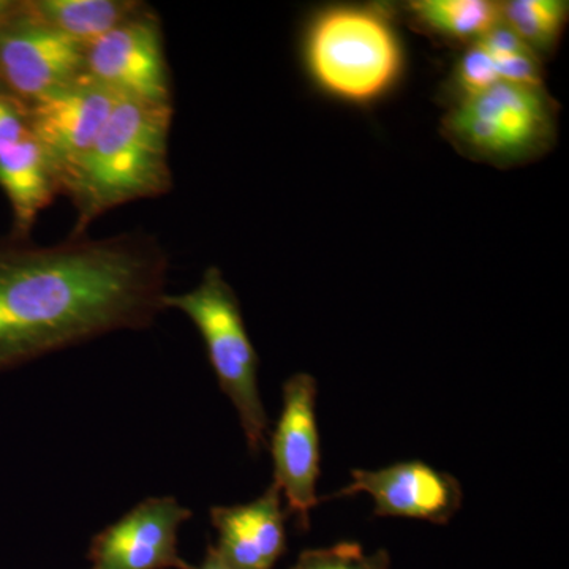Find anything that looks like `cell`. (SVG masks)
<instances>
[{
    "instance_id": "6da1fadb",
    "label": "cell",
    "mask_w": 569,
    "mask_h": 569,
    "mask_svg": "<svg viewBox=\"0 0 569 569\" xmlns=\"http://www.w3.org/2000/svg\"><path fill=\"white\" fill-rule=\"evenodd\" d=\"M170 258L153 234L69 236L41 246L0 234V376L164 310Z\"/></svg>"
},
{
    "instance_id": "7a4b0ae2",
    "label": "cell",
    "mask_w": 569,
    "mask_h": 569,
    "mask_svg": "<svg viewBox=\"0 0 569 569\" xmlns=\"http://www.w3.org/2000/svg\"><path fill=\"white\" fill-rule=\"evenodd\" d=\"M173 107L119 99L88 152L62 178L77 220L70 234L86 236L103 213L173 189L170 129Z\"/></svg>"
},
{
    "instance_id": "3957f363",
    "label": "cell",
    "mask_w": 569,
    "mask_h": 569,
    "mask_svg": "<svg viewBox=\"0 0 569 569\" xmlns=\"http://www.w3.org/2000/svg\"><path fill=\"white\" fill-rule=\"evenodd\" d=\"M302 58L321 91L350 103H370L395 88L403 48L387 7L332 6L307 24Z\"/></svg>"
},
{
    "instance_id": "277c9868",
    "label": "cell",
    "mask_w": 569,
    "mask_h": 569,
    "mask_svg": "<svg viewBox=\"0 0 569 569\" xmlns=\"http://www.w3.org/2000/svg\"><path fill=\"white\" fill-rule=\"evenodd\" d=\"M557 112L559 107L545 86L498 82L449 104L441 133L468 159L516 167L550 151L557 138Z\"/></svg>"
},
{
    "instance_id": "5b68a950",
    "label": "cell",
    "mask_w": 569,
    "mask_h": 569,
    "mask_svg": "<svg viewBox=\"0 0 569 569\" xmlns=\"http://www.w3.org/2000/svg\"><path fill=\"white\" fill-rule=\"evenodd\" d=\"M164 310L182 312L203 339L219 387L233 403L247 447L260 455L268 445L269 419L258 385L257 351L241 306L222 269L209 266L200 283L186 293L164 296Z\"/></svg>"
},
{
    "instance_id": "8992f818",
    "label": "cell",
    "mask_w": 569,
    "mask_h": 569,
    "mask_svg": "<svg viewBox=\"0 0 569 569\" xmlns=\"http://www.w3.org/2000/svg\"><path fill=\"white\" fill-rule=\"evenodd\" d=\"M84 77L121 99L173 107L162 22L148 7L84 47Z\"/></svg>"
},
{
    "instance_id": "52a82bcc",
    "label": "cell",
    "mask_w": 569,
    "mask_h": 569,
    "mask_svg": "<svg viewBox=\"0 0 569 569\" xmlns=\"http://www.w3.org/2000/svg\"><path fill=\"white\" fill-rule=\"evenodd\" d=\"M317 380L295 373L284 381L282 411L271 436L274 485L287 501L296 527L310 529V515L320 503V433L317 425Z\"/></svg>"
},
{
    "instance_id": "ba28073f",
    "label": "cell",
    "mask_w": 569,
    "mask_h": 569,
    "mask_svg": "<svg viewBox=\"0 0 569 569\" xmlns=\"http://www.w3.org/2000/svg\"><path fill=\"white\" fill-rule=\"evenodd\" d=\"M84 44L32 20L24 9L0 22V84L28 104L80 78Z\"/></svg>"
},
{
    "instance_id": "9c48e42d",
    "label": "cell",
    "mask_w": 569,
    "mask_h": 569,
    "mask_svg": "<svg viewBox=\"0 0 569 569\" xmlns=\"http://www.w3.org/2000/svg\"><path fill=\"white\" fill-rule=\"evenodd\" d=\"M192 511L174 497H151L92 538L91 569H192L178 549Z\"/></svg>"
},
{
    "instance_id": "30bf717a",
    "label": "cell",
    "mask_w": 569,
    "mask_h": 569,
    "mask_svg": "<svg viewBox=\"0 0 569 569\" xmlns=\"http://www.w3.org/2000/svg\"><path fill=\"white\" fill-rule=\"evenodd\" d=\"M121 97L81 74L24 104L29 127L62 178L88 152Z\"/></svg>"
},
{
    "instance_id": "8fae6325",
    "label": "cell",
    "mask_w": 569,
    "mask_h": 569,
    "mask_svg": "<svg viewBox=\"0 0 569 569\" xmlns=\"http://www.w3.org/2000/svg\"><path fill=\"white\" fill-rule=\"evenodd\" d=\"M372 497L380 518L426 520L445 526L462 508L463 490L458 478L421 460H408L380 470H353L351 482L329 498Z\"/></svg>"
},
{
    "instance_id": "7c38bea8",
    "label": "cell",
    "mask_w": 569,
    "mask_h": 569,
    "mask_svg": "<svg viewBox=\"0 0 569 569\" xmlns=\"http://www.w3.org/2000/svg\"><path fill=\"white\" fill-rule=\"evenodd\" d=\"M287 512L274 482L246 505L211 508L216 552L233 569H274L287 552Z\"/></svg>"
},
{
    "instance_id": "4fadbf2b",
    "label": "cell",
    "mask_w": 569,
    "mask_h": 569,
    "mask_svg": "<svg viewBox=\"0 0 569 569\" xmlns=\"http://www.w3.org/2000/svg\"><path fill=\"white\" fill-rule=\"evenodd\" d=\"M0 189L11 209L10 233L31 238L40 212L62 194L58 168L33 134L0 153Z\"/></svg>"
},
{
    "instance_id": "5bb4252c",
    "label": "cell",
    "mask_w": 569,
    "mask_h": 569,
    "mask_svg": "<svg viewBox=\"0 0 569 569\" xmlns=\"http://www.w3.org/2000/svg\"><path fill=\"white\" fill-rule=\"evenodd\" d=\"M146 9L140 0H26L28 17L84 47Z\"/></svg>"
},
{
    "instance_id": "9a60e30c",
    "label": "cell",
    "mask_w": 569,
    "mask_h": 569,
    "mask_svg": "<svg viewBox=\"0 0 569 569\" xmlns=\"http://www.w3.org/2000/svg\"><path fill=\"white\" fill-rule=\"evenodd\" d=\"M403 10L422 32L466 48L501 24L500 2L490 0H413Z\"/></svg>"
},
{
    "instance_id": "2e32d148",
    "label": "cell",
    "mask_w": 569,
    "mask_h": 569,
    "mask_svg": "<svg viewBox=\"0 0 569 569\" xmlns=\"http://www.w3.org/2000/svg\"><path fill=\"white\" fill-rule=\"evenodd\" d=\"M501 22L539 59L559 47L568 22V2L561 0H509L500 2Z\"/></svg>"
},
{
    "instance_id": "e0dca14e",
    "label": "cell",
    "mask_w": 569,
    "mask_h": 569,
    "mask_svg": "<svg viewBox=\"0 0 569 569\" xmlns=\"http://www.w3.org/2000/svg\"><path fill=\"white\" fill-rule=\"evenodd\" d=\"M479 41L496 61L500 82L537 88L545 86L541 59L515 32L509 31L503 22Z\"/></svg>"
},
{
    "instance_id": "ac0fdd59",
    "label": "cell",
    "mask_w": 569,
    "mask_h": 569,
    "mask_svg": "<svg viewBox=\"0 0 569 569\" xmlns=\"http://www.w3.org/2000/svg\"><path fill=\"white\" fill-rule=\"evenodd\" d=\"M498 82L500 77H498L496 61L482 47L481 41H477L463 50L449 74L447 84L449 104L488 91Z\"/></svg>"
},
{
    "instance_id": "d6986e66",
    "label": "cell",
    "mask_w": 569,
    "mask_h": 569,
    "mask_svg": "<svg viewBox=\"0 0 569 569\" xmlns=\"http://www.w3.org/2000/svg\"><path fill=\"white\" fill-rule=\"evenodd\" d=\"M388 550L367 553L359 542H339L329 548L307 549L290 569H389Z\"/></svg>"
},
{
    "instance_id": "ffe728a7",
    "label": "cell",
    "mask_w": 569,
    "mask_h": 569,
    "mask_svg": "<svg viewBox=\"0 0 569 569\" xmlns=\"http://www.w3.org/2000/svg\"><path fill=\"white\" fill-rule=\"evenodd\" d=\"M32 134L24 103L0 93V153Z\"/></svg>"
},
{
    "instance_id": "44dd1931",
    "label": "cell",
    "mask_w": 569,
    "mask_h": 569,
    "mask_svg": "<svg viewBox=\"0 0 569 569\" xmlns=\"http://www.w3.org/2000/svg\"><path fill=\"white\" fill-rule=\"evenodd\" d=\"M192 569H233L230 565L224 563L222 559H220L219 553L216 552L212 545L208 546V550H206V556L203 561H201L198 567H193Z\"/></svg>"
},
{
    "instance_id": "7402d4cb",
    "label": "cell",
    "mask_w": 569,
    "mask_h": 569,
    "mask_svg": "<svg viewBox=\"0 0 569 569\" xmlns=\"http://www.w3.org/2000/svg\"><path fill=\"white\" fill-rule=\"evenodd\" d=\"M24 9V0H0V22L20 14Z\"/></svg>"
},
{
    "instance_id": "603a6c76",
    "label": "cell",
    "mask_w": 569,
    "mask_h": 569,
    "mask_svg": "<svg viewBox=\"0 0 569 569\" xmlns=\"http://www.w3.org/2000/svg\"><path fill=\"white\" fill-rule=\"evenodd\" d=\"M0 93H7L6 89L2 88V84H0Z\"/></svg>"
}]
</instances>
